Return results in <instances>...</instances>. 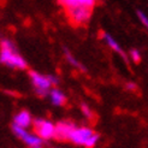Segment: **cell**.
Returning <instances> with one entry per match:
<instances>
[{"label":"cell","mask_w":148,"mask_h":148,"mask_svg":"<svg viewBox=\"0 0 148 148\" xmlns=\"http://www.w3.org/2000/svg\"><path fill=\"white\" fill-rule=\"evenodd\" d=\"M100 135L90 128H75L70 134L69 141L75 145H82L86 148H93L99 141Z\"/></svg>","instance_id":"cell-1"},{"label":"cell","mask_w":148,"mask_h":148,"mask_svg":"<svg viewBox=\"0 0 148 148\" xmlns=\"http://www.w3.org/2000/svg\"><path fill=\"white\" fill-rule=\"evenodd\" d=\"M1 48H5V49H10V51H17L16 46H14V43L12 41H10L9 39H3L1 40Z\"/></svg>","instance_id":"cell-13"},{"label":"cell","mask_w":148,"mask_h":148,"mask_svg":"<svg viewBox=\"0 0 148 148\" xmlns=\"http://www.w3.org/2000/svg\"><path fill=\"white\" fill-rule=\"evenodd\" d=\"M29 76L32 78L33 86L35 88V94L40 98H45L49 95L51 88H52V82L49 79V75H41V73L30 70L29 71Z\"/></svg>","instance_id":"cell-3"},{"label":"cell","mask_w":148,"mask_h":148,"mask_svg":"<svg viewBox=\"0 0 148 148\" xmlns=\"http://www.w3.org/2000/svg\"><path fill=\"white\" fill-rule=\"evenodd\" d=\"M77 128L75 124L70 121H63V122H58L56 124V135L54 138L58 141H69L70 134L72 132V130Z\"/></svg>","instance_id":"cell-6"},{"label":"cell","mask_w":148,"mask_h":148,"mask_svg":"<svg viewBox=\"0 0 148 148\" xmlns=\"http://www.w3.org/2000/svg\"><path fill=\"white\" fill-rule=\"evenodd\" d=\"M63 6L66 9H71V7H92L95 5L97 0H59Z\"/></svg>","instance_id":"cell-9"},{"label":"cell","mask_w":148,"mask_h":148,"mask_svg":"<svg viewBox=\"0 0 148 148\" xmlns=\"http://www.w3.org/2000/svg\"><path fill=\"white\" fill-rule=\"evenodd\" d=\"M49 98L54 106H64L66 103V97L58 88H52L49 92Z\"/></svg>","instance_id":"cell-10"},{"label":"cell","mask_w":148,"mask_h":148,"mask_svg":"<svg viewBox=\"0 0 148 148\" xmlns=\"http://www.w3.org/2000/svg\"><path fill=\"white\" fill-rule=\"evenodd\" d=\"M64 56H65V58H66V60H68V62L73 66V68H76V69H78V70H81V71H86L84 66L71 54V52H70L68 48H65V47H64Z\"/></svg>","instance_id":"cell-12"},{"label":"cell","mask_w":148,"mask_h":148,"mask_svg":"<svg viewBox=\"0 0 148 148\" xmlns=\"http://www.w3.org/2000/svg\"><path fill=\"white\" fill-rule=\"evenodd\" d=\"M66 11L70 22L77 25L86 23L92 17V9L89 7H71V9H66Z\"/></svg>","instance_id":"cell-5"},{"label":"cell","mask_w":148,"mask_h":148,"mask_svg":"<svg viewBox=\"0 0 148 148\" xmlns=\"http://www.w3.org/2000/svg\"><path fill=\"white\" fill-rule=\"evenodd\" d=\"M33 118H32V114L29 113V111H19V112L17 114H14L13 117V124L18 125V127H22L27 129L28 127H30V125L33 124Z\"/></svg>","instance_id":"cell-7"},{"label":"cell","mask_w":148,"mask_h":148,"mask_svg":"<svg viewBox=\"0 0 148 148\" xmlns=\"http://www.w3.org/2000/svg\"><path fill=\"white\" fill-rule=\"evenodd\" d=\"M81 110H82V113L88 118V119H92V118L94 117L92 110L89 108L88 105H86V103H81Z\"/></svg>","instance_id":"cell-14"},{"label":"cell","mask_w":148,"mask_h":148,"mask_svg":"<svg viewBox=\"0 0 148 148\" xmlns=\"http://www.w3.org/2000/svg\"><path fill=\"white\" fill-rule=\"evenodd\" d=\"M136 14H137V17H138V19L141 21V23L148 29V17L146 16V14L142 12V11H140V10H137L136 11Z\"/></svg>","instance_id":"cell-15"},{"label":"cell","mask_w":148,"mask_h":148,"mask_svg":"<svg viewBox=\"0 0 148 148\" xmlns=\"http://www.w3.org/2000/svg\"><path fill=\"white\" fill-rule=\"evenodd\" d=\"M125 88H127L128 90H130V92H134V93L138 92V87L134 82H127V83H125Z\"/></svg>","instance_id":"cell-17"},{"label":"cell","mask_w":148,"mask_h":148,"mask_svg":"<svg viewBox=\"0 0 148 148\" xmlns=\"http://www.w3.org/2000/svg\"><path fill=\"white\" fill-rule=\"evenodd\" d=\"M102 39L107 42V45H108L111 48H112V49L116 52V53H118V54H119V56L122 57V59H123V60H124L125 63H128V62H129V59H128L127 54L124 53V51L122 49V47H121L119 45H118V42H117V41L112 38V36L110 35V34H107V33H102Z\"/></svg>","instance_id":"cell-8"},{"label":"cell","mask_w":148,"mask_h":148,"mask_svg":"<svg viewBox=\"0 0 148 148\" xmlns=\"http://www.w3.org/2000/svg\"><path fill=\"white\" fill-rule=\"evenodd\" d=\"M0 62H1V64L9 66L11 69L25 70L28 68V64L24 60V58L17 51L1 48V51H0Z\"/></svg>","instance_id":"cell-2"},{"label":"cell","mask_w":148,"mask_h":148,"mask_svg":"<svg viewBox=\"0 0 148 148\" xmlns=\"http://www.w3.org/2000/svg\"><path fill=\"white\" fill-rule=\"evenodd\" d=\"M130 57H131V60H134V63H136V64L141 62V56H140V52L137 49H131Z\"/></svg>","instance_id":"cell-16"},{"label":"cell","mask_w":148,"mask_h":148,"mask_svg":"<svg viewBox=\"0 0 148 148\" xmlns=\"http://www.w3.org/2000/svg\"><path fill=\"white\" fill-rule=\"evenodd\" d=\"M33 127L36 132V135L42 140L54 138L56 135V125L52 124L49 121H46L43 118H35L33 122Z\"/></svg>","instance_id":"cell-4"},{"label":"cell","mask_w":148,"mask_h":148,"mask_svg":"<svg viewBox=\"0 0 148 148\" xmlns=\"http://www.w3.org/2000/svg\"><path fill=\"white\" fill-rule=\"evenodd\" d=\"M22 141H23L28 147H30V148H41L43 140L41 137H39L38 135L29 134V132H27V134L23 136V138H22Z\"/></svg>","instance_id":"cell-11"},{"label":"cell","mask_w":148,"mask_h":148,"mask_svg":"<svg viewBox=\"0 0 148 148\" xmlns=\"http://www.w3.org/2000/svg\"><path fill=\"white\" fill-rule=\"evenodd\" d=\"M49 79H51V82H52V84H53V86H57L59 83V79L56 76H51L49 75Z\"/></svg>","instance_id":"cell-18"}]
</instances>
